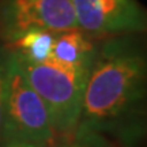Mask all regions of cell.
<instances>
[{
	"label": "cell",
	"instance_id": "8",
	"mask_svg": "<svg viewBox=\"0 0 147 147\" xmlns=\"http://www.w3.org/2000/svg\"><path fill=\"white\" fill-rule=\"evenodd\" d=\"M53 147H116L109 138L91 131H75L68 138L59 139Z\"/></svg>",
	"mask_w": 147,
	"mask_h": 147
},
{
	"label": "cell",
	"instance_id": "3",
	"mask_svg": "<svg viewBox=\"0 0 147 147\" xmlns=\"http://www.w3.org/2000/svg\"><path fill=\"white\" fill-rule=\"evenodd\" d=\"M1 140H22L42 147H53L59 140L47 106L12 51L8 52Z\"/></svg>",
	"mask_w": 147,
	"mask_h": 147
},
{
	"label": "cell",
	"instance_id": "9",
	"mask_svg": "<svg viewBox=\"0 0 147 147\" xmlns=\"http://www.w3.org/2000/svg\"><path fill=\"white\" fill-rule=\"evenodd\" d=\"M8 52L7 49H0V142L3 136V115H4V97H5V79L8 67Z\"/></svg>",
	"mask_w": 147,
	"mask_h": 147
},
{
	"label": "cell",
	"instance_id": "2",
	"mask_svg": "<svg viewBox=\"0 0 147 147\" xmlns=\"http://www.w3.org/2000/svg\"><path fill=\"white\" fill-rule=\"evenodd\" d=\"M12 52L29 83L47 106L57 139L74 135L82 113L90 67H68L53 59H48L44 63H32L15 51Z\"/></svg>",
	"mask_w": 147,
	"mask_h": 147
},
{
	"label": "cell",
	"instance_id": "5",
	"mask_svg": "<svg viewBox=\"0 0 147 147\" xmlns=\"http://www.w3.org/2000/svg\"><path fill=\"white\" fill-rule=\"evenodd\" d=\"M78 29L91 38L142 32L146 19L135 0H72Z\"/></svg>",
	"mask_w": 147,
	"mask_h": 147
},
{
	"label": "cell",
	"instance_id": "10",
	"mask_svg": "<svg viewBox=\"0 0 147 147\" xmlns=\"http://www.w3.org/2000/svg\"><path fill=\"white\" fill-rule=\"evenodd\" d=\"M0 147H42L30 142H22V140H1Z\"/></svg>",
	"mask_w": 147,
	"mask_h": 147
},
{
	"label": "cell",
	"instance_id": "7",
	"mask_svg": "<svg viewBox=\"0 0 147 147\" xmlns=\"http://www.w3.org/2000/svg\"><path fill=\"white\" fill-rule=\"evenodd\" d=\"M57 33L48 30H30L12 42V51L32 63H44L51 57Z\"/></svg>",
	"mask_w": 147,
	"mask_h": 147
},
{
	"label": "cell",
	"instance_id": "4",
	"mask_svg": "<svg viewBox=\"0 0 147 147\" xmlns=\"http://www.w3.org/2000/svg\"><path fill=\"white\" fill-rule=\"evenodd\" d=\"M78 29L72 0H0V37L15 42L30 30Z\"/></svg>",
	"mask_w": 147,
	"mask_h": 147
},
{
	"label": "cell",
	"instance_id": "1",
	"mask_svg": "<svg viewBox=\"0 0 147 147\" xmlns=\"http://www.w3.org/2000/svg\"><path fill=\"white\" fill-rule=\"evenodd\" d=\"M147 65L142 47L127 34L98 44L76 131L98 132L132 147L144 134Z\"/></svg>",
	"mask_w": 147,
	"mask_h": 147
},
{
	"label": "cell",
	"instance_id": "6",
	"mask_svg": "<svg viewBox=\"0 0 147 147\" xmlns=\"http://www.w3.org/2000/svg\"><path fill=\"white\" fill-rule=\"evenodd\" d=\"M94 40L79 29L60 32L56 34L49 59L68 67L89 68L98 49Z\"/></svg>",
	"mask_w": 147,
	"mask_h": 147
}]
</instances>
